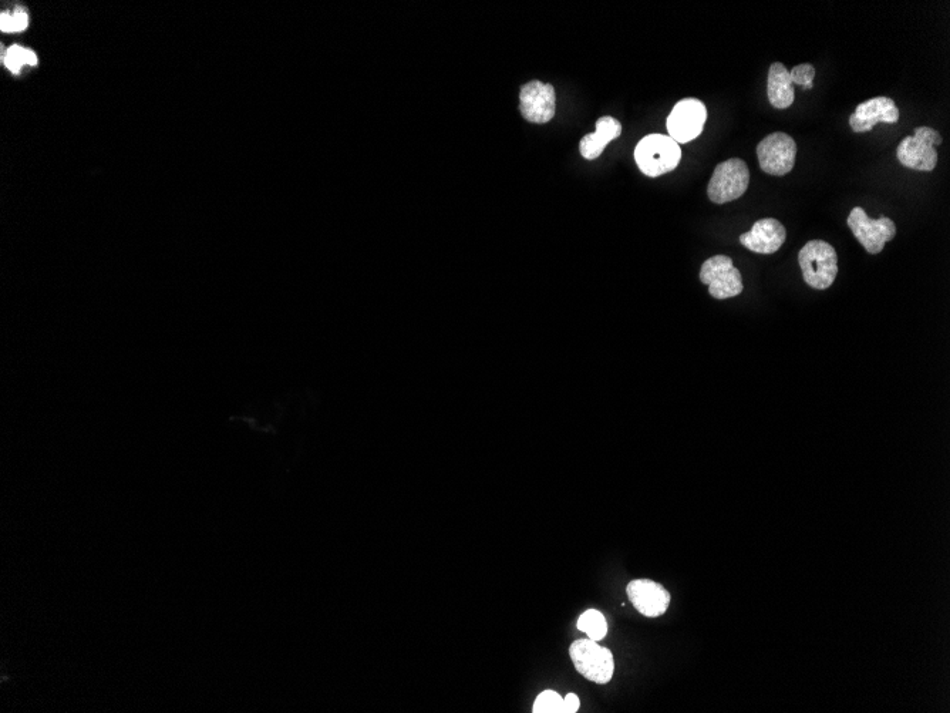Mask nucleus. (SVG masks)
Wrapping results in <instances>:
<instances>
[{"label":"nucleus","mask_w":950,"mask_h":713,"mask_svg":"<svg viewBox=\"0 0 950 713\" xmlns=\"http://www.w3.org/2000/svg\"><path fill=\"white\" fill-rule=\"evenodd\" d=\"M707 120L706 106L699 99L680 100L667 117V131L677 144H686L703 133Z\"/></svg>","instance_id":"nucleus-9"},{"label":"nucleus","mask_w":950,"mask_h":713,"mask_svg":"<svg viewBox=\"0 0 950 713\" xmlns=\"http://www.w3.org/2000/svg\"><path fill=\"white\" fill-rule=\"evenodd\" d=\"M767 96L768 102L776 109L786 110L794 103V84L783 63H773L768 70Z\"/></svg>","instance_id":"nucleus-15"},{"label":"nucleus","mask_w":950,"mask_h":713,"mask_svg":"<svg viewBox=\"0 0 950 713\" xmlns=\"http://www.w3.org/2000/svg\"><path fill=\"white\" fill-rule=\"evenodd\" d=\"M622 134V124L613 117L605 116L596 121V131L586 134L579 143L582 157L586 160H596L611 141L618 139Z\"/></svg>","instance_id":"nucleus-14"},{"label":"nucleus","mask_w":950,"mask_h":713,"mask_svg":"<svg viewBox=\"0 0 950 713\" xmlns=\"http://www.w3.org/2000/svg\"><path fill=\"white\" fill-rule=\"evenodd\" d=\"M815 76V69L813 65H804L795 66L790 72L791 82L793 84H798V86L803 87L805 90L813 89V80Z\"/></svg>","instance_id":"nucleus-19"},{"label":"nucleus","mask_w":950,"mask_h":713,"mask_svg":"<svg viewBox=\"0 0 950 713\" xmlns=\"http://www.w3.org/2000/svg\"><path fill=\"white\" fill-rule=\"evenodd\" d=\"M29 18L23 10H18V12L13 13V15H8V13H3L2 18H0V28L2 32H22L28 28Z\"/></svg>","instance_id":"nucleus-18"},{"label":"nucleus","mask_w":950,"mask_h":713,"mask_svg":"<svg viewBox=\"0 0 950 713\" xmlns=\"http://www.w3.org/2000/svg\"><path fill=\"white\" fill-rule=\"evenodd\" d=\"M757 157L761 170L770 176L783 177L790 173L795 166V157H797V144L793 137L786 133L770 134L766 139L760 141L757 146Z\"/></svg>","instance_id":"nucleus-7"},{"label":"nucleus","mask_w":950,"mask_h":713,"mask_svg":"<svg viewBox=\"0 0 950 713\" xmlns=\"http://www.w3.org/2000/svg\"><path fill=\"white\" fill-rule=\"evenodd\" d=\"M786 227L774 218H763L756 221L753 228L746 234L740 235V244L756 254H774L786 242Z\"/></svg>","instance_id":"nucleus-13"},{"label":"nucleus","mask_w":950,"mask_h":713,"mask_svg":"<svg viewBox=\"0 0 950 713\" xmlns=\"http://www.w3.org/2000/svg\"><path fill=\"white\" fill-rule=\"evenodd\" d=\"M942 136L931 127H918L914 137H906L901 141L896 156L899 163L906 168L916 171H933L938 164V151Z\"/></svg>","instance_id":"nucleus-4"},{"label":"nucleus","mask_w":950,"mask_h":713,"mask_svg":"<svg viewBox=\"0 0 950 713\" xmlns=\"http://www.w3.org/2000/svg\"><path fill=\"white\" fill-rule=\"evenodd\" d=\"M534 713H565L564 698L555 691H544L535 699Z\"/></svg>","instance_id":"nucleus-17"},{"label":"nucleus","mask_w":950,"mask_h":713,"mask_svg":"<svg viewBox=\"0 0 950 713\" xmlns=\"http://www.w3.org/2000/svg\"><path fill=\"white\" fill-rule=\"evenodd\" d=\"M682 160L680 144L663 134H649L639 141L635 161L645 176L656 178L670 173Z\"/></svg>","instance_id":"nucleus-1"},{"label":"nucleus","mask_w":950,"mask_h":713,"mask_svg":"<svg viewBox=\"0 0 950 713\" xmlns=\"http://www.w3.org/2000/svg\"><path fill=\"white\" fill-rule=\"evenodd\" d=\"M25 65L36 66L37 65V56L32 50L26 49L25 52Z\"/></svg>","instance_id":"nucleus-22"},{"label":"nucleus","mask_w":950,"mask_h":713,"mask_svg":"<svg viewBox=\"0 0 950 713\" xmlns=\"http://www.w3.org/2000/svg\"><path fill=\"white\" fill-rule=\"evenodd\" d=\"M576 627L579 631L585 632L589 639L596 642L602 641L608 634V622H606L602 612L598 610L585 611L579 617Z\"/></svg>","instance_id":"nucleus-16"},{"label":"nucleus","mask_w":950,"mask_h":713,"mask_svg":"<svg viewBox=\"0 0 950 713\" xmlns=\"http://www.w3.org/2000/svg\"><path fill=\"white\" fill-rule=\"evenodd\" d=\"M899 109L894 100L889 97H875L868 102L861 103L851 114L850 126L854 133H867L878 123H898Z\"/></svg>","instance_id":"nucleus-12"},{"label":"nucleus","mask_w":950,"mask_h":713,"mask_svg":"<svg viewBox=\"0 0 950 713\" xmlns=\"http://www.w3.org/2000/svg\"><path fill=\"white\" fill-rule=\"evenodd\" d=\"M848 227L859 241V244L869 252L877 255L884 250L887 242L894 240L896 225L891 218L881 217L872 220L861 207H855L848 217Z\"/></svg>","instance_id":"nucleus-8"},{"label":"nucleus","mask_w":950,"mask_h":713,"mask_svg":"<svg viewBox=\"0 0 950 713\" xmlns=\"http://www.w3.org/2000/svg\"><path fill=\"white\" fill-rule=\"evenodd\" d=\"M564 708L565 713H576L581 708V701H579L578 695L568 694L564 698Z\"/></svg>","instance_id":"nucleus-21"},{"label":"nucleus","mask_w":950,"mask_h":713,"mask_svg":"<svg viewBox=\"0 0 950 713\" xmlns=\"http://www.w3.org/2000/svg\"><path fill=\"white\" fill-rule=\"evenodd\" d=\"M25 52L26 49H23V47H10L5 59H3L10 72L19 73L22 70L23 65H25Z\"/></svg>","instance_id":"nucleus-20"},{"label":"nucleus","mask_w":950,"mask_h":713,"mask_svg":"<svg viewBox=\"0 0 950 713\" xmlns=\"http://www.w3.org/2000/svg\"><path fill=\"white\" fill-rule=\"evenodd\" d=\"M805 284L811 288L828 289L834 284L838 274V255L828 242L814 240L807 242L798 254Z\"/></svg>","instance_id":"nucleus-2"},{"label":"nucleus","mask_w":950,"mask_h":713,"mask_svg":"<svg viewBox=\"0 0 950 713\" xmlns=\"http://www.w3.org/2000/svg\"><path fill=\"white\" fill-rule=\"evenodd\" d=\"M576 671L588 681L605 685L611 682L615 672V659L608 648L601 647L592 639H578L569 648Z\"/></svg>","instance_id":"nucleus-3"},{"label":"nucleus","mask_w":950,"mask_h":713,"mask_svg":"<svg viewBox=\"0 0 950 713\" xmlns=\"http://www.w3.org/2000/svg\"><path fill=\"white\" fill-rule=\"evenodd\" d=\"M520 110L530 123L545 124L554 119L557 112L554 87L538 80L525 84L520 93Z\"/></svg>","instance_id":"nucleus-10"},{"label":"nucleus","mask_w":950,"mask_h":713,"mask_svg":"<svg viewBox=\"0 0 950 713\" xmlns=\"http://www.w3.org/2000/svg\"><path fill=\"white\" fill-rule=\"evenodd\" d=\"M700 281L709 285L710 295L714 299L739 297L744 289L739 269L726 255H716L704 262L700 269Z\"/></svg>","instance_id":"nucleus-6"},{"label":"nucleus","mask_w":950,"mask_h":713,"mask_svg":"<svg viewBox=\"0 0 950 713\" xmlns=\"http://www.w3.org/2000/svg\"><path fill=\"white\" fill-rule=\"evenodd\" d=\"M629 600L640 614L658 618L665 614L670 604V594L663 585L650 580H635L626 588Z\"/></svg>","instance_id":"nucleus-11"},{"label":"nucleus","mask_w":950,"mask_h":713,"mask_svg":"<svg viewBox=\"0 0 950 713\" xmlns=\"http://www.w3.org/2000/svg\"><path fill=\"white\" fill-rule=\"evenodd\" d=\"M749 184L750 173L747 164L740 158H731L714 168L707 194L713 203L726 204L739 200L741 195L746 193Z\"/></svg>","instance_id":"nucleus-5"}]
</instances>
